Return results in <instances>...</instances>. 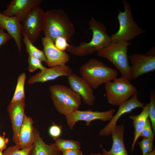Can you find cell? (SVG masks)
Returning <instances> with one entry per match:
<instances>
[{"mask_svg":"<svg viewBox=\"0 0 155 155\" xmlns=\"http://www.w3.org/2000/svg\"><path fill=\"white\" fill-rule=\"evenodd\" d=\"M28 70L30 72H34L38 69L42 71L47 68L42 65V62L40 60L30 55L28 56Z\"/></svg>","mask_w":155,"mask_h":155,"instance_id":"cell-27","label":"cell"},{"mask_svg":"<svg viewBox=\"0 0 155 155\" xmlns=\"http://www.w3.org/2000/svg\"><path fill=\"white\" fill-rule=\"evenodd\" d=\"M25 100L24 99L14 103H10L7 107L13 131L12 140L16 144L18 143L19 132L25 115Z\"/></svg>","mask_w":155,"mask_h":155,"instance_id":"cell-15","label":"cell"},{"mask_svg":"<svg viewBox=\"0 0 155 155\" xmlns=\"http://www.w3.org/2000/svg\"><path fill=\"white\" fill-rule=\"evenodd\" d=\"M41 39L48 67L65 65L69 61V55L67 53L58 49L49 39L43 37Z\"/></svg>","mask_w":155,"mask_h":155,"instance_id":"cell-14","label":"cell"},{"mask_svg":"<svg viewBox=\"0 0 155 155\" xmlns=\"http://www.w3.org/2000/svg\"><path fill=\"white\" fill-rule=\"evenodd\" d=\"M124 129L123 124L116 125L111 134L112 139L111 148L109 151L103 149V155H128L124 141Z\"/></svg>","mask_w":155,"mask_h":155,"instance_id":"cell-18","label":"cell"},{"mask_svg":"<svg viewBox=\"0 0 155 155\" xmlns=\"http://www.w3.org/2000/svg\"><path fill=\"white\" fill-rule=\"evenodd\" d=\"M122 3L124 10L123 11H119L118 14L119 28L117 32L110 36L111 43L121 41L128 42L145 33L134 20L129 2L123 0Z\"/></svg>","mask_w":155,"mask_h":155,"instance_id":"cell-6","label":"cell"},{"mask_svg":"<svg viewBox=\"0 0 155 155\" xmlns=\"http://www.w3.org/2000/svg\"><path fill=\"white\" fill-rule=\"evenodd\" d=\"M67 78L69 88L80 96L85 104L93 105L95 97L93 89L87 82L74 73H72Z\"/></svg>","mask_w":155,"mask_h":155,"instance_id":"cell-13","label":"cell"},{"mask_svg":"<svg viewBox=\"0 0 155 155\" xmlns=\"http://www.w3.org/2000/svg\"><path fill=\"white\" fill-rule=\"evenodd\" d=\"M89 155H103L102 154H101L100 153H94V154H91Z\"/></svg>","mask_w":155,"mask_h":155,"instance_id":"cell-36","label":"cell"},{"mask_svg":"<svg viewBox=\"0 0 155 155\" xmlns=\"http://www.w3.org/2000/svg\"><path fill=\"white\" fill-rule=\"evenodd\" d=\"M63 155H83L80 150L70 149L65 150L61 152Z\"/></svg>","mask_w":155,"mask_h":155,"instance_id":"cell-34","label":"cell"},{"mask_svg":"<svg viewBox=\"0 0 155 155\" xmlns=\"http://www.w3.org/2000/svg\"><path fill=\"white\" fill-rule=\"evenodd\" d=\"M148 108V117L154 133H155V95L154 91L150 94V102Z\"/></svg>","mask_w":155,"mask_h":155,"instance_id":"cell-26","label":"cell"},{"mask_svg":"<svg viewBox=\"0 0 155 155\" xmlns=\"http://www.w3.org/2000/svg\"><path fill=\"white\" fill-rule=\"evenodd\" d=\"M33 131L34 135L33 147L29 155H61V152L57 150L54 143L46 144L35 128H34Z\"/></svg>","mask_w":155,"mask_h":155,"instance_id":"cell-20","label":"cell"},{"mask_svg":"<svg viewBox=\"0 0 155 155\" xmlns=\"http://www.w3.org/2000/svg\"><path fill=\"white\" fill-rule=\"evenodd\" d=\"M149 106V103L147 104L143 108L141 113L138 115L129 116V117L133 121L134 128V137L131 145V152L133 150L137 140L140 137L141 132L148 118Z\"/></svg>","mask_w":155,"mask_h":155,"instance_id":"cell-21","label":"cell"},{"mask_svg":"<svg viewBox=\"0 0 155 155\" xmlns=\"http://www.w3.org/2000/svg\"><path fill=\"white\" fill-rule=\"evenodd\" d=\"M88 27L92 32L91 40L88 42H82L77 46L70 45L66 50L69 52L76 56H84L97 52L111 43V36L102 23L92 18Z\"/></svg>","mask_w":155,"mask_h":155,"instance_id":"cell-2","label":"cell"},{"mask_svg":"<svg viewBox=\"0 0 155 155\" xmlns=\"http://www.w3.org/2000/svg\"><path fill=\"white\" fill-rule=\"evenodd\" d=\"M154 139L143 138L142 141L138 142L140 149L150 145L153 144Z\"/></svg>","mask_w":155,"mask_h":155,"instance_id":"cell-33","label":"cell"},{"mask_svg":"<svg viewBox=\"0 0 155 155\" xmlns=\"http://www.w3.org/2000/svg\"><path fill=\"white\" fill-rule=\"evenodd\" d=\"M55 145L57 150L61 152L70 149L80 150L81 144L78 141L64 139L59 137L53 138Z\"/></svg>","mask_w":155,"mask_h":155,"instance_id":"cell-24","label":"cell"},{"mask_svg":"<svg viewBox=\"0 0 155 155\" xmlns=\"http://www.w3.org/2000/svg\"><path fill=\"white\" fill-rule=\"evenodd\" d=\"M61 155H63L62 154H61Z\"/></svg>","mask_w":155,"mask_h":155,"instance_id":"cell-38","label":"cell"},{"mask_svg":"<svg viewBox=\"0 0 155 155\" xmlns=\"http://www.w3.org/2000/svg\"><path fill=\"white\" fill-rule=\"evenodd\" d=\"M12 38L9 34L4 32V29L0 28V46L6 43Z\"/></svg>","mask_w":155,"mask_h":155,"instance_id":"cell-31","label":"cell"},{"mask_svg":"<svg viewBox=\"0 0 155 155\" xmlns=\"http://www.w3.org/2000/svg\"><path fill=\"white\" fill-rule=\"evenodd\" d=\"M105 89L108 102L115 106H119L137 93L130 80L122 76L106 83Z\"/></svg>","mask_w":155,"mask_h":155,"instance_id":"cell-7","label":"cell"},{"mask_svg":"<svg viewBox=\"0 0 155 155\" xmlns=\"http://www.w3.org/2000/svg\"><path fill=\"white\" fill-rule=\"evenodd\" d=\"M137 94V93L133 95L130 99L119 106L117 112L113 116L108 124L99 131V135L100 136L106 137L111 135L117 124L118 120L123 115L129 113L136 108H143L144 104L138 99Z\"/></svg>","mask_w":155,"mask_h":155,"instance_id":"cell-11","label":"cell"},{"mask_svg":"<svg viewBox=\"0 0 155 155\" xmlns=\"http://www.w3.org/2000/svg\"><path fill=\"white\" fill-rule=\"evenodd\" d=\"M43 31L46 37L54 42L59 37L70 41L75 32L74 26L66 13L60 9H50L45 12Z\"/></svg>","mask_w":155,"mask_h":155,"instance_id":"cell-1","label":"cell"},{"mask_svg":"<svg viewBox=\"0 0 155 155\" xmlns=\"http://www.w3.org/2000/svg\"><path fill=\"white\" fill-rule=\"evenodd\" d=\"M48 132L50 135L53 138L59 137L62 133L61 127L56 125H53L49 128Z\"/></svg>","mask_w":155,"mask_h":155,"instance_id":"cell-30","label":"cell"},{"mask_svg":"<svg viewBox=\"0 0 155 155\" xmlns=\"http://www.w3.org/2000/svg\"><path fill=\"white\" fill-rule=\"evenodd\" d=\"M0 155H3L2 152H0Z\"/></svg>","mask_w":155,"mask_h":155,"instance_id":"cell-37","label":"cell"},{"mask_svg":"<svg viewBox=\"0 0 155 155\" xmlns=\"http://www.w3.org/2000/svg\"><path fill=\"white\" fill-rule=\"evenodd\" d=\"M22 27L17 18L5 16L0 12V28L5 30L13 39L20 52L22 49Z\"/></svg>","mask_w":155,"mask_h":155,"instance_id":"cell-17","label":"cell"},{"mask_svg":"<svg viewBox=\"0 0 155 155\" xmlns=\"http://www.w3.org/2000/svg\"><path fill=\"white\" fill-rule=\"evenodd\" d=\"M66 39L63 37H59L57 38L54 43L56 47L59 50L65 51L70 46L67 42Z\"/></svg>","mask_w":155,"mask_h":155,"instance_id":"cell-29","label":"cell"},{"mask_svg":"<svg viewBox=\"0 0 155 155\" xmlns=\"http://www.w3.org/2000/svg\"><path fill=\"white\" fill-rule=\"evenodd\" d=\"M51 97L57 112L66 116L78 110L81 104V98L69 87L60 84L49 87Z\"/></svg>","mask_w":155,"mask_h":155,"instance_id":"cell-4","label":"cell"},{"mask_svg":"<svg viewBox=\"0 0 155 155\" xmlns=\"http://www.w3.org/2000/svg\"><path fill=\"white\" fill-rule=\"evenodd\" d=\"M131 80L155 70V56L135 53L129 56Z\"/></svg>","mask_w":155,"mask_h":155,"instance_id":"cell-10","label":"cell"},{"mask_svg":"<svg viewBox=\"0 0 155 155\" xmlns=\"http://www.w3.org/2000/svg\"><path fill=\"white\" fill-rule=\"evenodd\" d=\"M154 135L155 134L153 131L151 126L150 121L148 118L141 132L140 137L143 138H154Z\"/></svg>","mask_w":155,"mask_h":155,"instance_id":"cell-28","label":"cell"},{"mask_svg":"<svg viewBox=\"0 0 155 155\" xmlns=\"http://www.w3.org/2000/svg\"><path fill=\"white\" fill-rule=\"evenodd\" d=\"M26 78L25 72L21 73L18 77L15 92L10 103H14L25 99L24 85Z\"/></svg>","mask_w":155,"mask_h":155,"instance_id":"cell-23","label":"cell"},{"mask_svg":"<svg viewBox=\"0 0 155 155\" xmlns=\"http://www.w3.org/2000/svg\"><path fill=\"white\" fill-rule=\"evenodd\" d=\"M45 17V12L39 7L33 9L22 22V35L34 43L43 31Z\"/></svg>","mask_w":155,"mask_h":155,"instance_id":"cell-8","label":"cell"},{"mask_svg":"<svg viewBox=\"0 0 155 155\" xmlns=\"http://www.w3.org/2000/svg\"><path fill=\"white\" fill-rule=\"evenodd\" d=\"M23 36V41L25 45L26 52L29 55L37 58L46 64V59L43 51L35 46L27 37Z\"/></svg>","mask_w":155,"mask_h":155,"instance_id":"cell-22","label":"cell"},{"mask_svg":"<svg viewBox=\"0 0 155 155\" xmlns=\"http://www.w3.org/2000/svg\"><path fill=\"white\" fill-rule=\"evenodd\" d=\"M131 44V43L123 41L111 43L97 52L98 56L111 61L120 71L121 76L130 81L131 80L130 66L128 61L127 50Z\"/></svg>","mask_w":155,"mask_h":155,"instance_id":"cell-5","label":"cell"},{"mask_svg":"<svg viewBox=\"0 0 155 155\" xmlns=\"http://www.w3.org/2000/svg\"><path fill=\"white\" fill-rule=\"evenodd\" d=\"M82 77L93 89L117 78L118 71L106 65L104 62L95 58L89 59L80 69Z\"/></svg>","mask_w":155,"mask_h":155,"instance_id":"cell-3","label":"cell"},{"mask_svg":"<svg viewBox=\"0 0 155 155\" xmlns=\"http://www.w3.org/2000/svg\"><path fill=\"white\" fill-rule=\"evenodd\" d=\"M72 73L71 68L66 65L47 68L31 76L28 80L27 82L29 84L36 82H45L55 80L61 76L68 77Z\"/></svg>","mask_w":155,"mask_h":155,"instance_id":"cell-16","label":"cell"},{"mask_svg":"<svg viewBox=\"0 0 155 155\" xmlns=\"http://www.w3.org/2000/svg\"><path fill=\"white\" fill-rule=\"evenodd\" d=\"M5 133L4 132L2 136H0V152H2L6 149L7 147V144L9 142L8 138H5Z\"/></svg>","mask_w":155,"mask_h":155,"instance_id":"cell-32","label":"cell"},{"mask_svg":"<svg viewBox=\"0 0 155 155\" xmlns=\"http://www.w3.org/2000/svg\"><path fill=\"white\" fill-rule=\"evenodd\" d=\"M115 111L114 109L102 112L93 111L90 110L84 111L77 110L65 116V118L68 127L72 129H73L75 123L80 121H85L87 126H89L91 122L95 120L110 121L113 116Z\"/></svg>","mask_w":155,"mask_h":155,"instance_id":"cell-9","label":"cell"},{"mask_svg":"<svg viewBox=\"0 0 155 155\" xmlns=\"http://www.w3.org/2000/svg\"><path fill=\"white\" fill-rule=\"evenodd\" d=\"M33 147V144L26 148L20 149L17 144L9 147L4 152L3 155H29Z\"/></svg>","mask_w":155,"mask_h":155,"instance_id":"cell-25","label":"cell"},{"mask_svg":"<svg viewBox=\"0 0 155 155\" xmlns=\"http://www.w3.org/2000/svg\"><path fill=\"white\" fill-rule=\"evenodd\" d=\"M42 2V0H12L2 13L8 16H15L22 22L30 12Z\"/></svg>","mask_w":155,"mask_h":155,"instance_id":"cell-12","label":"cell"},{"mask_svg":"<svg viewBox=\"0 0 155 155\" xmlns=\"http://www.w3.org/2000/svg\"><path fill=\"white\" fill-rule=\"evenodd\" d=\"M32 119L26 115L21 128L17 144L20 149L30 147L33 144L34 135Z\"/></svg>","mask_w":155,"mask_h":155,"instance_id":"cell-19","label":"cell"},{"mask_svg":"<svg viewBox=\"0 0 155 155\" xmlns=\"http://www.w3.org/2000/svg\"></svg>","mask_w":155,"mask_h":155,"instance_id":"cell-39","label":"cell"},{"mask_svg":"<svg viewBox=\"0 0 155 155\" xmlns=\"http://www.w3.org/2000/svg\"><path fill=\"white\" fill-rule=\"evenodd\" d=\"M145 155H155V149L153 150L151 152L148 153Z\"/></svg>","mask_w":155,"mask_h":155,"instance_id":"cell-35","label":"cell"}]
</instances>
